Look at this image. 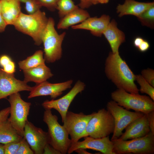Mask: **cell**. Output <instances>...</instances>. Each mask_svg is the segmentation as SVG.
I'll return each instance as SVG.
<instances>
[{
    "mask_svg": "<svg viewBox=\"0 0 154 154\" xmlns=\"http://www.w3.org/2000/svg\"><path fill=\"white\" fill-rule=\"evenodd\" d=\"M105 72L107 78L118 89L129 93L139 94V89L134 82L135 75L121 57L119 52H109L105 61Z\"/></svg>",
    "mask_w": 154,
    "mask_h": 154,
    "instance_id": "cell-1",
    "label": "cell"
},
{
    "mask_svg": "<svg viewBox=\"0 0 154 154\" xmlns=\"http://www.w3.org/2000/svg\"><path fill=\"white\" fill-rule=\"evenodd\" d=\"M48 20L45 13L40 10L31 14L21 12L13 25L18 31L30 36L35 44L39 46L42 43V37Z\"/></svg>",
    "mask_w": 154,
    "mask_h": 154,
    "instance_id": "cell-2",
    "label": "cell"
},
{
    "mask_svg": "<svg viewBox=\"0 0 154 154\" xmlns=\"http://www.w3.org/2000/svg\"><path fill=\"white\" fill-rule=\"evenodd\" d=\"M43 121L48 127V143L61 154H66L72 141L65 127L58 122L57 116L51 110L45 109Z\"/></svg>",
    "mask_w": 154,
    "mask_h": 154,
    "instance_id": "cell-3",
    "label": "cell"
},
{
    "mask_svg": "<svg viewBox=\"0 0 154 154\" xmlns=\"http://www.w3.org/2000/svg\"><path fill=\"white\" fill-rule=\"evenodd\" d=\"M111 97L113 100L127 110L132 109L146 114L154 110V101L149 96L118 89L111 93Z\"/></svg>",
    "mask_w": 154,
    "mask_h": 154,
    "instance_id": "cell-4",
    "label": "cell"
},
{
    "mask_svg": "<svg viewBox=\"0 0 154 154\" xmlns=\"http://www.w3.org/2000/svg\"><path fill=\"white\" fill-rule=\"evenodd\" d=\"M66 35L65 32L59 34L55 28L54 19L52 17L48 18L42 38L44 47V58L46 62L52 63L61 58L62 44Z\"/></svg>",
    "mask_w": 154,
    "mask_h": 154,
    "instance_id": "cell-5",
    "label": "cell"
},
{
    "mask_svg": "<svg viewBox=\"0 0 154 154\" xmlns=\"http://www.w3.org/2000/svg\"><path fill=\"white\" fill-rule=\"evenodd\" d=\"M114 154H153L154 134L150 131L142 137L123 140L119 138L112 141Z\"/></svg>",
    "mask_w": 154,
    "mask_h": 154,
    "instance_id": "cell-6",
    "label": "cell"
},
{
    "mask_svg": "<svg viewBox=\"0 0 154 154\" xmlns=\"http://www.w3.org/2000/svg\"><path fill=\"white\" fill-rule=\"evenodd\" d=\"M115 127L114 118L107 110L104 108L95 112L89 121L85 132V137L101 138L113 133Z\"/></svg>",
    "mask_w": 154,
    "mask_h": 154,
    "instance_id": "cell-7",
    "label": "cell"
},
{
    "mask_svg": "<svg viewBox=\"0 0 154 154\" xmlns=\"http://www.w3.org/2000/svg\"><path fill=\"white\" fill-rule=\"evenodd\" d=\"M10 116L8 119L19 134L23 137L25 126L29 115L31 103L23 100L19 92L9 96Z\"/></svg>",
    "mask_w": 154,
    "mask_h": 154,
    "instance_id": "cell-8",
    "label": "cell"
},
{
    "mask_svg": "<svg viewBox=\"0 0 154 154\" xmlns=\"http://www.w3.org/2000/svg\"><path fill=\"white\" fill-rule=\"evenodd\" d=\"M106 107L114 121L115 127L111 139L112 141L119 138L122 135L123 130L130 123L144 114L140 112L129 111L113 100L108 102Z\"/></svg>",
    "mask_w": 154,
    "mask_h": 154,
    "instance_id": "cell-9",
    "label": "cell"
},
{
    "mask_svg": "<svg viewBox=\"0 0 154 154\" xmlns=\"http://www.w3.org/2000/svg\"><path fill=\"white\" fill-rule=\"evenodd\" d=\"M95 112L88 115L68 111L63 125L70 135L72 142H76L85 137L86 129L89 121Z\"/></svg>",
    "mask_w": 154,
    "mask_h": 154,
    "instance_id": "cell-10",
    "label": "cell"
},
{
    "mask_svg": "<svg viewBox=\"0 0 154 154\" xmlns=\"http://www.w3.org/2000/svg\"><path fill=\"white\" fill-rule=\"evenodd\" d=\"M85 87L84 83L79 80L65 95L56 100H46L42 103V106L45 110L53 109L57 110L63 122L71 103L76 95L84 90Z\"/></svg>",
    "mask_w": 154,
    "mask_h": 154,
    "instance_id": "cell-11",
    "label": "cell"
},
{
    "mask_svg": "<svg viewBox=\"0 0 154 154\" xmlns=\"http://www.w3.org/2000/svg\"><path fill=\"white\" fill-rule=\"evenodd\" d=\"M82 141L71 142L67 153L70 154L80 148L89 149L99 151L104 154H114L113 151L114 143L109 136L95 138L88 136Z\"/></svg>",
    "mask_w": 154,
    "mask_h": 154,
    "instance_id": "cell-12",
    "label": "cell"
},
{
    "mask_svg": "<svg viewBox=\"0 0 154 154\" xmlns=\"http://www.w3.org/2000/svg\"><path fill=\"white\" fill-rule=\"evenodd\" d=\"M23 137L34 154H43L44 147L48 143L47 132L27 120L24 127Z\"/></svg>",
    "mask_w": 154,
    "mask_h": 154,
    "instance_id": "cell-13",
    "label": "cell"
},
{
    "mask_svg": "<svg viewBox=\"0 0 154 154\" xmlns=\"http://www.w3.org/2000/svg\"><path fill=\"white\" fill-rule=\"evenodd\" d=\"M32 88L24 81L16 78L14 74L7 73L0 68V99L20 91H31Z\"/></svg>",
    "mask_w": 154,
    "mask_h": 154,
    "instance_id": "cell-14",
    "label": "cell"
},
{
    "mask_svg": "<svg viewBox=\"0 0 154 154\" xmlns=\"http://www.w3.org/2000/svg\"><path fill=\"white\" fill-rule=\"evenodd\" d=\"M72 83V80L54 84L46 81H44L33 87L28 98L30 99L39 96H49L54 99L61 95L63 91L70 88Z\"/></svg>",
    "mask_w": 154,
    "mask_h": 154,
    "instance_id": "cell-15",
    "label": "cell"
},
{
    "mask_svg": "<svg viewBox=\"0 0 154 154\" xmlns=\"http://www.w3.org/2000/svg\"><path fill=\"white\" fill-rule=\"evenodd\" d=\"M125 131L119 138L123 140L143 137L150 131L147 114L135 119L125 128Z\"/></svg>",
    "mask_w": 154,
    "mask_h": 154,
    "instance_id": "cell-16",
    "label": "cell"
},
{
    "mask_svg": "<svg viewBox=\"0 0 154 154\" xmlns=\"http://www.w3.org/2000/svg\"><path fill=\"white\" fill-rule=\"evenodd\" d=\"M109 15H103L99 17H90L82 23L71 27L74 29H85L90 31L93 35L100 37L110 22Z\"/></svg>",
    "mask_w": 154,
    "mask_h": 154,
    "instance_id": "cell-17",
    "label": "cell"
},
{
    "mask_svg": "<svg viewBox=\"0 0 154 154\" xmlns=\"http://www.w3.org/2000/svg\"><path fill=\"white\" fill-rule=\"evenodd\" d=\"M154 5V2H140L135 0H125L123 4H119L116 7L118 16L133 15L137 17L147 9Z\"/></svg>",
    "mask_w": 154,
    "mask_h": 154,
    "instance_id": "cell-18",
    "label": "cell"
},
{
    "mask_svg": "<svg viewBox=\"0 0 154 154\" xmlns=\"http://www.w3.org/2000/svg\"><path fill=\"white\" fill-rule=\"evenodd\" d=\"M103 35L108 42L113 53L119 52V49L125 41L124 33L117 28V24L113 19L108 24Z\"/></svg>",
    "mask_w": 154,
    "mask_h": 154,
    "instance_id": "cell-19",
    "label": "cell"
},
{
    "mask_svg": "<svg viewBox=\"0 0 154 154\" xmlns=\"http://www.w3.org/2000/svg\"><path fill=\"white\" fill-rule=\"evenodd\" d=\"M19 0H0L1 13L7 25H13L21 12Z\"/></svg>",
    "mask_w": 154,
    "mask_h": 154,
    "instance_id": "cell-20",
    "label": "cell"
},
{
    "mask_svg": "<svg viewBox=\"0 0 154 154\" xmlns=\"http://www.w3.org/2000/svg\"><path fill=\"white\" fill-rule=\"evenodd\" d=\"M24 78V81L26 83L34 82L38 84L46 81L52 77L49 68L45 64L37 66L23 70Z\"/></svg>",
    "mask_w": 154,
    "mask_h": 154,
    "instance_id": "cell-21",
    "label": "cell"
},
{
    "mask_svg": "<svg viewBox=\"0 0 154 154\" xmlns=\"http://www.w3.org/2000/svg\"><path fill=\"white\" fill-rule=\"evenodd\" d=\"M90 17V14L87 11L78 7L61 18L58 23L57 28L59 29H68L82 23Z\"/></svg>",
    "mask_w": 154,
    "mask_h": 154,
    "instance_id": "cell-22",
    "label": "cell"
},
{
    "mask_svg": "<svg viewBox=\"0 0 154 154\" xmlns=\"http://www.w3.org/2000/svg\"><path fill=\"white\" fill-rule=\"evenodd\" d=\"M20 135L12 126L8 118L0 122V143L5 144L21 140Z\"/></svg>",
    "mask_w": 154,
    "mask_h": 154,
    "instance_id": "cell-23",
    "label": "cell"
},
{
    "mask_svg": "<svg viewBox=\"0 0 154 154\" xmlns=\"http://www.w3.org/2000/svg\"><path fill=\"white\" fill-rule=\"evenodd\" d=\"M43 55V52L42 50H39L36 51L33 55L19 61V68L23 70L45 64V60Z\"/></svg>",
    "mask_w": 154,
    "mask_h": 154,
    "instance_id": "cell-24",
    "label": "cell"
},
{
    "mask_svg": "<svg viewBox=\"0 0 154 154\" xmlns=\"http://www.w3.org/2000/svg\"><path fill=\"white\" fill-rule=\"evenodd\" d=\"M72 0H57L56 9L61 18L74 10L78 8Z\"/></svg>",
    "mask_w": 154,
    "mask_h": 154,
    "instance_id": "cell-25",
    "label": "cell"
},
{
    "mask_svg": "<svg viewBox=\"0 0 154 154\" xmlns=\"http://www.w3.org/2000/svg\"><path fill=\"white\" fill-rule=\"evenodd\" d=\"M137 17L143 25L153 29L154 5L147 9Z\"/></svg>",
    "mask_w": 154,
    "mask_h": 154,
    "instance_id": "cell-26",
    "label": "cell"
},
{
    "mask_svg": "<svg viewBox=\"0 0 154 154\" xmlns=\"http://www.w3.org/2000/svg\"><path fill=\"white\" fill-rule=\"evenodd\" d=\"M135 80L140 86L139 91L142 93L148 95L154 101V87L146 81L140 74L135 75Z\"/></svg>",
    "mask_w": 154,
    "mask_h": 154,
    "instance_id": "cell-27",
    "label": "cell"
},
{
    "mask_svg": "<svg viewBox=\"0 0 154 154\" xmlns=\"http://www.w3.org/2000/svg\"><path fill=\"white\" fill-rule=\"evenodd\" d=\"M20 2L25 4V9L29 14H33L40 10L41 7L37 3L35 0H19Z\"/></svg>",
    "mask_w": 154,
    "mask_h": 154,
    "instance_id": "cell-28",
    "label": "cell"
},
{
    "mask_svg": "<svg viewBox=\"0 0 154 154\" xmlns=\"http://www.w3.org/2000/svg\"><path fill=\"white\" fill-rule=\"evenodd\" d=\"M21 140L3 144L4 154H16L20 145Z\"/></svg>",
    "mask_w": 154,
    "mask_h": 154,
    "instance_id": "cell-29",
    "label": "cell"
},
{
    "mask_svg": "<svg viewBox=\"0 0 154 154\" xmlns=\"http://www.w3.org/2000/svg\"><path fill=\"white\" fill-rule=\"evenodd\" d=\"M40 7L46 8L51 11H54L56 9L57 0H35Z\"/></svg>",
    "mask_w": 154,
    "mask_h": 154,
    "instance_id": "cell-30",
    "label": "cell"
},
{
    "mask_svg": "<svg viewBox=\"0 0 154 154\" xmlns=\"http://www.w3.org/2000/svg\"><path fill=\"white\" fill-rule=\"evenodd\" d=\"M34 153L25 138L21 140L20 145L16 154H34Z\"/></svg>",
    "mask_w": 154,
    "mask_h": 154,
    "instance_id": "cell-31",
    "label": "cell"
},
{
    "mask_svg": "<svg viewBox=\"0 0 154 154\" xmlns=\"http://www.w3.org/2000/svg\"><path fill=\"white\" fill-rule=\"evenodd\" d=\"M141 75L149 84L154 87V70L153 69L148 68L142 70Z\"/></svg>",
    "mask_w": 154,
    "mask_h": 154,
    "instance_id": "cell-32",
    "label": "cell"
},
{
    "mask_svg": "<svg viewBox=\"0 0 154 154\" xmlns=\"http://www.w3.org/2000/svg\"><path fill=\"white\" fill-rule=\"evenodd\" d=\"M3 70L5 72L9 74H14L15 71V66L13 61H11L3 67Z\"/></svg>",
    "mask_w": 154,
    "mask_h": 154,
    "instance_id": "cell-33",
    "label": "cell"
},
{
    "mask_svg": "<svg viewBox=\"0 0 154 154\" xmlns=\"http://www.w3.org/2000/svg\"><path fill=\"white\" fill-rule=\"evenodd\" d=\"M150 131L154 134V110L147 114Z\"/></svg>",
    "mask_w": 154,
    "mask_h": 154,
    "instance_id": "cell-34",
    "label": "cell"
},
{
    "mask_svg": "<svg viewBox=\"0 0 154 154\" xmlns=\"http://www.w3.org/2000/svg\"><path fill=\"white\" fill-rule=\"evenodd\" d=\"M61 154L58 151L55 149L48 143L45 146L43 154Z\"/></svg>",
    "mask_w": 154,
    "mask_h": 154,
    "instance_id": "cell-35",
    "label": "cell"
},
{
    "mask_svg": "<svg viewBox=\"0 0 154 154\" xmlns=\"http://www.w3.org/2000/svg\"><path fill=\"white\" fill-rule=\"evenodd\" d=\"M150 45L149 42L146 40L144 39L137 48V49L141 52H145L149 48Z\"/></svg>",
    "mask_w": 154,
    "mask_h": 154,
    "instance_id": "cell-36",
    "label": "cell"
},
{
    "mask_svg": "<svg viewBox=\"0 0 154 154\" xmlns=\"http://www.w3.org/2000/svg\"><path fill=\"white\" fill-rule=\"evenodd\" d=\"M10 107H8L0 111V122L8 118L10 114Z\"/></svg>",
    "mask_w": 154,
    "mask_h": 154,
    "instance_id": "cell-37",
    "label": "cell"
},
{
    "mask_svg": "<svg viewBox=\"0 0 154 154\" xmlns=\"http://www.w3.org/2000/svg\"><path fill=\"white\" fill-rule=\"evenodd\" d=\"M11 60L9 56L6 55H3L0 57V65L3 67Z\"/></svg>",
    "mask_w": 154,
    "mask_h": 154,
    "instance_id": "cell-38",
    "label": "cell"
},
{
    "mask_svg": "<svg viewBox=\"0 0 154 154\" xmlns=\"http://www.w3.org/2000/svg\"><path fill=\"white\" fill-rule=\"evenodd\" d=\"M80 1L78 6L83 9L88 8L92 5L90 0H80Z\"/></svg>",
    "mask_w": 154,
    "mask_h": 154,
    "instance_id": "cell-39",
    "label": "cell"
},
{
    "mask_svg": "<svg viewBox=\"0 0 154 154\" xmlns=\"http://www.w3.org/2000/svg\"><path fill=\"white\" fill-rule=\"evenodd\" d=\"M7 25L6 22L0 13V33L4 32Z\"/></svg>",
    "mask_w": 154,
    "mask_h": 154,
    "instance_id": "cell-40",
    "label": "cell"
},
{
    "mask_svg": "<svg viewBox=\"0 0 154 154\" xmlns=\"http://www.w3.org/2000/svg\"><path fill=\"white\" fill-rule=\"evenodd\" d=\"M144 39L143 38L141 37H136L133 40V45L135 48H137Z\"/></svg>",
    "mask_w": 154,
    "mask_h": 154,
    "instance_id": "cell-41",
    "label": "cell"
},
{
    "mask_svg": "<svg viewBox=\"0 0 154 154\" xmlns=\"http://www.w3.org/2000/svg\"><path fill=\"white\" fill-rule=\"evenodd\" d=\"M74 151L79 154H91L86 150V149H79L76 150Z\"/></svg>",
    "mask_w": 154,
    "mask_h": 154,
    "instance_id": "cell-42",
    "label": "cell"
},
{
    "mask_svg": "<svg viewBox=\"0 0 154 154\" xmlns=\"http://www.w3.org/2000/svg\"><path fill=\"white\" fill-rule=\"evenodd\" d=\"M109 0H97L98 4H106L108 3Z\"/></svg>",
    "mask_w": 154,
    "mask_h": 154,
    "instance_id": "cell-43",
    "label": "cell"
},
{
    "mask_svg": "<svg viewBox=\"0 0 154 154\" xmlns=\"http://www.w3.org/2000/svg\"><path fill=\"white\" fill-rule=\"evenodd\" d=\"M0 143V154H4L3 144Z\"/></svg>",
    "mask_w": 154,
    "mask_h": 154,
    "instance_id": "cell-44",
    "label": "cell"
},
{
    "mask_svg": "<svg viewBox=\"0 0 154 154\" xmlns=\"http://www.w3.org/2000/svg\"><path fill=\"white\" fill-rule=\"evenodd\" d=\"M92 5H96L98 4L97 0H90Z\"/></svg>",
    "mask_w": 154,
    "mask_h": 154,
    "instance_id": "cell-45",
    "label": "cell"
},
{
    "mask_svg": "<svg viewBox=\"0 0 154 154\" xmlns=\"http://www.w3.org/2000/svg\"><path fill=\"white\" fill-rule=\"evenodd\" d=\"M1 5H0V13L1 12Z\"/></svg>",
    "mask_w": 154,
    "mask_h": 154,
    "instance_id": "cell-46",
    "label": "cell"
}]
</instances>
